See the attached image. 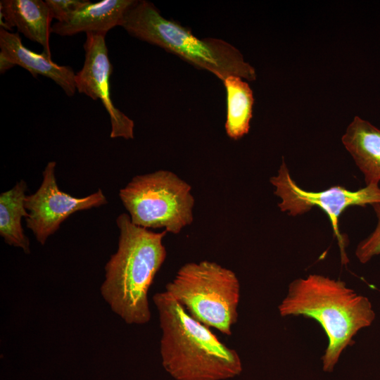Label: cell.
Returning a JSON list of instances; mask_svg holds the SVG:
<instances>
[{
    "instance_id": "3",
    "label": "cell",
    "mask_w": 380,
    "mask_h": 380,
    "mask_svg": "<svg viewBox=\"0 0 380 380\" xmlns=\"http://www.w3.org/2000/svg\"><path fill=\"white\" fill-rule=\"evenodd\" d=\"M278 310L281 317L301 315L321 325L329 341L322 357L325 372L334 371L343 351L354 343L353 337L376 317L367 297L343 281L316 274L292 281Z\"/></svg>"
},
{
    "instance_id": "17",
    "label": "cell",
    "mask_w": 380,
    "mask_h": 380,
    "mask_svg": "<svg viewBox=\"0 0 380 380\" xmlns=\"http://www.w3.org/2000/svg\"><path fill=\"white\" fill-rule=\"evenodd\" d=\"M52 18L57 22H63L83 6L88 0H46L44 1Z\"/></svg>"
},
{
    "instance_id": "14",
    "label": "cell",
    "mask_w": 380,
    "mask_h": 380,
    "mask_svg": "<svg viewBox=\"0 0 380 380\" xmlns=\"http://www.w3.org/2000/svg\"><path fill=\"white\" fill-rule=\"evenodd\" d=\"M27 184L20 180L0 195V235L8 245L30 253V241L25 234L21 220L29 215L25 206Z\"/></svg>"
},
{
    "instance_id": "11",
    "label": "cell",
    "mask_w": 380,
    "mask_h": 380,
    "mask_svg": "<svg viewBox=\"0 0 380 380\" xmlns=\"http://www.w3.org/2000/svg\"><path fill=\"white\" fill-rule=\"evenodd\" d=\"M50 11L42 0H1V28L11 30L15 27L31 41L43 47V53L51 58L49 37L52 20Z\"/></svg>"
},
{
    "instance_id": "15",
    "label": "cell",
    "mask_w": 380,
    "mask_h": 380,
    "mask_svg": "<svg viewBox=\"0 0 380 380\" xmlns=\"http://www.w3.org/2000/svg\"><path fill=\"white\" fill-rule=\"evenodd\" d=\"M227 92V136L238 139L248 132L252 118L253 96L248 84L237 76H229L223 81Z\"/></svg>"
},
{
    "instance_id": "10",
    "label": "cell",
    "mask_w": 380,
    "mask_h": 380,
    "mask_svg": "<svg viewBox=\"0 0 380 380\" xmlns=\"http://www.w3.org/2000/svg\"><path fill=\"white\" fill-rule=\"evenodd\" d=\"M0 56L7 59L13 66L19 65L33 77L42 75L55 82L68 96L76 91L73 69L68 65H61L44 53H38L25 47L18 32L0 30Z\"/></svg>"
},
{
    "instance_id": "2",
    "label": "cell",
    "mask_w": 380,
    "mask_h": 380,
    "mask_svg": "<svg viewBox=\"0 0 380 380\" xmlns=\"http://www.w3.org/2000/svg\"><path fill=\"white\" fill-rule=\"evenodd\" d=\"M116 223L118 247L105 265L101 293L125 323L145 324L151 318L148 293L167 256L163 239L167 232L137 226L126 213L120 214Z\"/></svg>"
},
{
    "instance_id": "5",
    "label": "cell",
    "mask_w": 380,
    "mask_h": 380,
    "mask_svg": "<svg viewBox=\"0 0 380 380\" xmlns=\"http://www.w3.org/2000/svg\"><path fill=\"white\" fill-rule=\"evenodd\" d=\"M200 323L230 336L238 320L241 286L231 270L208 260L183 265L165 290Z\"/></svg>"
},
{
    "instance_id": "6",
    "label": "cell",
    "mask_w": 380,
    "mask_h": 380,
    "mask_svg": "<svg viewBox=\"0 0 380 380\" xmlns=\"http://www.w3.org/2000/svg\"><path fill=\"white\" fill-rule=\"evenodd\" d=\"M191 191V186L175 173L158 170L134 177L119 196L135 225L177 234L193 222Z\"/></svg>"
},
{
    "instance_id": "7",
    "label": "cell",
    "mask_w": 380,
    "mask_h": 380,
    "mask_svg": "<svg viewBox=\"0 0 380 380\" xmlns=\"http://www.w3.org/2000/svg\"><path fill=\"white\" fill-rule=\"evenodd\" d=\"M275 187L274 194L280 198L278 207L282 212L296 216L305 213L313 207L322 209L329 217L334 232L339 241H343L339 232L341 214L350 206L365 207L380 203L379 184H370L357 191H350L343 186H334L315 192L300 188L291 178L283 160L277 175L270 179Z\"/></svg>"
},
{
    "instance_id": "16",
    "label": "cell",
    "mask_w": 380,
    "mask_h": 380,
    "mask_svg": "<svg viewBox=\"0 0 380 380\" xmlns=\"http://www.w3.org/2000/svg\"><path fill=\"white\" fill-rule=\"evenodd\" d=\"M372 205L377 217L376 227L368 237L359 243L355 250V255L362 264L380 254V203Z\"/></svg>"
},
{
    "instance_id": "4",
    "label": "cell",
    "mask_w": 380,
    "mask_h": 380,
    "mask_svg": "<svg viewBox=\"0 0 380 380\" xmlns=\"http://www.w3.org/2000/svg\"><path fill=\"white\" fill-rule=\"evenodd\" d=\"M120 26L132 37L158 46L222 81L229 76L256 79L254 68L233 45L220 39H198L188 28L165 18L151 2L136 1Z\"/></svg>"
},
{
    "instance_id": "12",
    "label": "cell",
    "mask_w": 380,
    "mask_h": 380,
    "mask_svg": "<svg viewBox=\"0 0 380 380\" xmlns=\"http://www.w3.org/2000/svg\"><path fill=\"white\" fill-rule=\"evenodd\" d=\"M135 0L88 1L63 22H56L51 32L61 37L73 36L81 32L106 33L120 26L125 14Z\"/></svg>"
},
{
    "instance_id": "8",
    "label": "cell",
    "mask_w": 380,
    "mask_h": 380,
    "mask_svg": "<svg viewBox=\"0 0 380 380\" xmlns=\"http://www.w3.org/2000/svg\"><path fill=\"white\" fill-rule=\"evenodd\" d=\"M56 166L55 161L47 163L42 172L40 186L34 194L27 195L25 200V206L29 213L25 218L27 227L42 246L72 214L107 203L101 189L82 198L74 197L61 191L56 182Z\"/></svg>"
},
{
    "instance_id": "1",
    "label": "cell",
    "mask_w": 380,
    "mask_h": 380,
    "mask_svg": "<svg viewBox=\"0 0 380 380\" xmlns=\"http://www.w3.org/2000/svg\"><path fill=\"white\" fill-rule=\"evenodd\" d=\"M159 317L160 355L165 372L175 380H227L240 375L239 353L210 328L191 317L165 291L153 296Z\"/></svg>"
},
{
    "instance_id": "9",
    "label": "cell",
    "mask_w": 380,
    "mask_h": 380,
    "mask_svg": "<svg viewBox=\"0 0 380 380\" xmlns=\"http://www.w3.org/2000/svg\"><path fill=\"white\" fill-rule=\"evenodd\" d=\"M105 37L103 33H86L84 62L75 74L76 89L93 100L101 101L110 117L111 138L134 139V121L117 108L111 99L110 79L113 67Z\"/></svg>"
},
{
    "instance_id": "13",
    "label": "cell",
    "mask_w": 380,
    "mask_h": 380,
    "mask_svg": "<svg viewBox=\"0 0 380 380\" xmlns=\"http://www.w3.org/2000/svg\"><path fill=\"white\" fill-rule=\"evenodd\" d=\"M342 143L364 175L366 186L380 181V129L355 116L342 137Z\"/></svg>"
}]
</instances>
